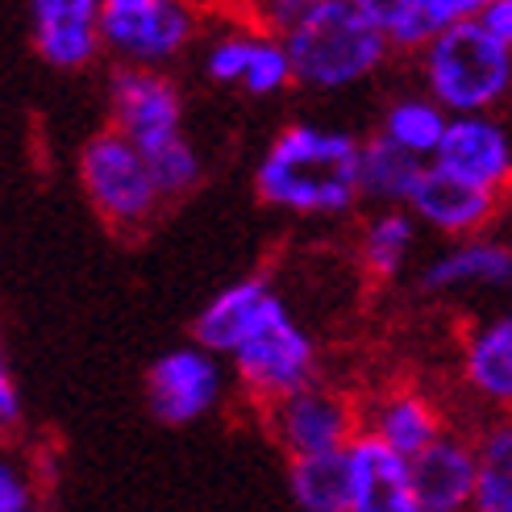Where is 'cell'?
<instances>
[{
	"label": "cell",
	"mask_w": 512,
	"mask_h": 512,
	"mask_svg": "<svg viewBox=\"0 0 512 512\" xmlns=\"http://www.w3.org/2000/svg\"><path fill=\"white\" fill-rule=\"evenodd\" d=\"M292 80L296 75H292V59H288L284 38L279 34H259L254 38V55H250L242 88L250 96H275V92H284Z\"/></svg>",
	"instance_id": "cell-26"
},
{
	"label": "cell",
	"mask_w": 512,
	"mask_h": 512,
	"mask_svg": "<svg viewBox=\"0 0 512 512\" xmlns=\"http://www.w3.org/2000/svg\"><path fill=\"white\" fill-rule=\"evenodd\" d=\"M358 142L346 130L325 125H288L279 130L254 171V188L271 209L300 217H334L354 209L358 192Z\"/></svg>",
	"instance_id": "cell-2"
},
{
	"label": "cell",
	"mask_w": 512,
	"mask_h": 512,
	"mask_svg": "<svg viewBox=\"0 0 512 512\" xmlns=\"http://www.w3.org/2000/svg\"><path fill=\"white\" fill-rule=\"evenodd\" d=\"M21 417V396H17V379L9 371V358L0 354V425H13Z\"/></svg>",
	"instance_id": "cell-30"
},
{
	"label": "cell",
	"mask_w": 512,
	"mask_h": 512,
	"mask_svg": "<svg viewBox=\"0 0 512 512\" xmlns=\"http://www.w3.org/2000/svg\"><path fill=\"white\" fill-rule=\"evenodd\" d=\"M271 429L279 446L288 450V458L338 454V450H350V442L363 433L354 417V404L338 392L317 388V383L288 400H279L271 408Z\"/></svg>",
	"instance_id": "cell-8"
},
{
	"label": "cell",
	"mask_w": 512,
	"mask_h": 512,
	"mask_svg": "<svg viewBox=\"0 0 512 512\" xmlns=\"http://www.w3.org/2000/svg\"><path fill=\"white\" fill-rule=\"evenodd\" d=\"M196 34V17L175 0H105L100 5V38L125 67L155 71L159 63L184 55Z\"/></svg>",
	"instance_id": "cell-6"
},
{
	"label": "cell",
	"mask_w": 512,
	"mask_h": 512,
	"mask_svg": "<svg viewBox=\"0 0 512 512\" xmlns=\"http://www.w3.org/2000/svg\"><path fill=\"white\" fill-rule=\"evenodd\" d=\"M429 163L404 155L400 146H392L388 138H367L363 150H358V192L367 200H379L388 209H400V204L413 200L421 175Z\"/></svg>",
	"instance_id": "cell-20"
},
{
	"label": "cell",
	"mask_w": 512,
	"mask_h": 512,
	"mask_svg": "<svg viewBox=\"0 0 512 512\" xmlns=\"http://www.w3.org/2000/svg\"><path fill=\"white\" fill-rule=\"evenodd\" d=\"M254 30H229L221 38H213L209 55H204V71H209V80L217 84H238L246 80V67H250V55H254Z\"/></svg>",
	"instance_id": "cell-27"
},
{
	"label": "cell",
	"mask_w": 512,
	"mask_h": 512,
	"mask_svg": "<svg viewBox=\"0 0 512 512\" xmlns=\"http://www.w3.org/2000/svg\"><path fill=\"white\" fill-rule=\"evenodd\" d=\"M350 512H421L413 496L408 458L388 450L371 433L350 442Z\"/></svg>",
	"instance_id": "cell-15"
},
{
	"label": "cell",
	"mask_w": 512,
	"mask_h": 512,
	"mask_svg": "<svg viewBox=\"0 0 512 512\" xmlns=\"http://www.w3.org/2000/svg\"><path fill=\"white\" fill-rule=\"evenodd\" d=\"M288 492L300 512H350V454L288 458Z\"/></svg>",
	"instance_id": "cell-21"
},
{
	"label": "cell",
	"mask_w": 512,
	"mask_h": 512,
	"mask_svg": "<svg viewBox=\"0 0 512 512\" xmlns=\"http://www.w3.org/2000/svg\"><path fill=\"white\" fill-rule=\"evenodd\" d=\"M463 379L483 404L500 408V417L512 413V313L479 321L467 334Z\"/></svg>",
	"instance_id": "cell-17"
},
{
	"label": "cell",
	"mask_w": 512,
	"mask_h": 512,
	"mask_svg": "<svg viewBox=\"0 0 512 512\" xmlns=\"http://www.w3.org/2000/svg\"><path fill=\"white\" fill-rule=\"evenodd\" d=\"M279 300L275 288L267 284V279H242V284H229L221 288L209 304L200 309L196 325H192V334H196V346L204 354H225V358H234L259 329L267 325V317L279 309Z\"/></svg>",
	"instance_id": "cell-11"
},
{
	"label": "cell",
	"mask_w": 512,
	"mask_h": 512,
	"mask_svg": "<svg viewBox=\"0 0 512 512\" xmlns=\"http://www.w3.org/2000/svg\"><path fill=\"white\" fill-rule=\"evenodd\" d=\"M446 130H450V113L442 105H433L429 96H400L383 113L379 138H388L392 146H400L404 155H413L421 163H433Z\"/></svg>",
	"instance_id": "cell-22"
},
{
	"label": "cell",
	"mask_w": 512,
	"mask_h": 512,
	"mask_svg": "<svg viewBox=\"0 0 512 512\" xmlns=\"http://www.w3.org/2000/svg\"><path fill=\"white\" fill-rule=\"evenodd\" d=\"M221 400V367L200 346H179L146 371V404L163 425H192Z\"/></svg>",
	"instance_id": "cell-9"
},
{
	"label": "cell",
	"mask_w": 512,
	"mask_h": 512,
	"mask_svg": "<svg viewBox=\"0 0 512 512\" xmlns=\"http://www.w3.org/2000/svg\"><path fill=\"white\" fill-rule=\"evenodd\" d=\"M0 429H5V425H0Z\"/></svg>",
	"instance_id": "cell-32"
},
{
	"label": "cell",
	"mask_w": 512,
	"mask_h": 512,
	"mask_svg": "<svg viewBox=\"0 0 512 512\" xmlns=\"http://www.w3.org/2000/svg\"><path fill=\"white\" fill-rule=\"evenodd\" d=\"M30 30H34L38 59L59 71L88 67L105 50L96 0H34Z\"/></svg>",
	"instance_id": "cell-13"
},
{
	"label": "cell",
	"mask_w": 512,
	"mask_h": 512,
	"mask_svg": "<svg viewBox=\"0 0 512 512\" xmlns=\"http://www.w3.org/2000/svg\"><path fill=\"white\" fill-rule=\"evenodd\" d=\"M275 30L288 46L296 84L317 92H342L371 80L388 59L371 0H300L275 5Z\"/></svg>",
	"instance_id": "cell-1"
},
{
	"label": "cell",
	"mask_w": 512,
	"mask_h": 512,
	"mask_svg": "<svg viewBox=\"0 0 512 512\" xmlns=\"http://www.w3.org/2000/svg\"><path fill=\"white\" fill-rule=\"evenodd\" d=\"M504 196H508V200H512V184H508V192H504Z\"/></svg>",
	"instance_id": "cell-31"
},
{
	"label": "cell",
	"mask_w": 512,
	"mask_h": 512,
	"mask_svg": "<svg viewBox=\"0 0 512 512\" xmlns=\"http://www.w3.org/2000/svg\"><path fill=\"white\" fill-rule=\"evenodd\" d=\"M375 21L392 50H425L458 21L479 17L483 0H371Z\"/></svg>",
	"instance_id": "cell-18"
},
{
	"label": "cell",
	"mask_w": 512,
	"mask_h": 512,
	"mask_svg": "<svg viewBox=\"0 0 512 512\" xmlns=\"http://www.w3.org/2000/svg\"><path fill=\"white\" fill-rule=\"evenodd\" d=\"M142 159H146L150 179H155L163 200H175V196H184L200 184V155H196V146L188 138H175V142L150 150V155H142Z\"/></svg>",
	"instance_id": "cell-25"
},
{
	"label": "cell",
	"mask_w": 512,
	"mask_h": 512,
	"mask_svg": "<svg viewBox=\"0 0 512 512\" xmlns=\"http://www.w3.org/2000/svg\"><path fill=\"white\" fill-rule=\"evenodd\" d=\"M80 184L92 209L113 229H142L163 204L142 150L117 130H100L88 138L80 150Z\"/></svg>",
	"instance_id": "cell-4"
},
{
	"label": "cell",
	"mask_w": 512,
	"mask_h": 512,
	"mask_svg": "<svg viewBox=\"0 0 512 512\" xmlns=\"http://www.w3.org/2000/svg\"><path fill=\"white\" fill-rule=\"evenodd\" d=\"M0 512H30V488L9 463H0Z\"/></svg>",
	"instance_id": "cell-29"
},
{
	"label": "cell",
	"mask_w": 512,
	"mask_h": 512,
	"mask_svg": "<svg viewBox=\"0 0 512 512\" xmlns=\"http://www.w3.org/2000/svg\"><path fill=\"white\" fill-rule=\"evenodd\" d=\"M413 496L421 512H471L475 508V442L458 438V433H442L425 454L413 463Z\"/></svg>",
	"instance_id": "cell-14"
},
{
	"label": "cell",
	"mask_w": 512,
	"mask_h": 512,
	"mask_svg": "<svg viewBox=\"0 0 512 512\" xmlns=\"http://www.w3.org/2000/svg\"><path fill=\"white\" fill-rule=\"evenodd\" d=\"M479 25L488 30L500 46L512 50V0H488V5L479 9Z\"/></svg>",
	"instance_id": "cell-28"
},
{
	"label": "cell",
	"mask_w": 512,
	"mask_h": 512,
	"mask_svg": "<svg viewBox=\"0 0 512 512\" xmlns=\"http://www.w3.org/2000/svg\"><path fill=\"white\" fill-rule=\"evenodd\" d=\"M421 292H504L512 288V246L500 238H471L442 250L417 275Z\"/></svg>",
	"instance_id": "cell-16"
},
{
	"label": "cell",
	"mask_w": 512,
	"mask_h": 512,
	"mask_svg": "<svg viewBox=\"0 0 512 512\" xmlns=\"http://www.w3.org/2000/svg\"><path fill=\"white\" fill-rule=\"evenodd\" d=\"M421 75L425 96L450 117H488L512 92V50L467 17L421 55Z\"/></svg>",
	"instance_id": "cell-3"
},
{
	"label": "cell",
	"mask_w": 512,
	"mask_h": 512,
	"mask_svg": "<svg viewBox=\"0 0 512 512\" xmlns=\"http://www.w3.org/2000/svg\"><path fill=\"white\" fill-rule=\"evenodd\" d=\"M475 508L471 512H512V413L483 425L475 438Z\"/></svg>",
	"instance_id": "cell-23"
},
{
	"label": "cell",
	"mask_w": 512,
	"mask_h": 512,
	"mask_svg": "<svg viewBox=\"0 0 512 512\" xmlns=\"http://www.w3.org/2000/svg\"><path fill=\"white\" fill-rule=\"evenodd\" d=\"M30 512H34V508H30Z\"/></svg>",
	"instance_id": "cell-33"
},
{
	"label": "cell",
	"mask_w": 512,
	"mask_h": 512,
	"mask_svg": "<svg viewBox=\"0 0 512 512\" xmlns=\"http://www.w3.org/2000/svg\"><path fill=\"white\" fill-rule=\"evenodd\" d=\"M363 433H371V438H379L388 450H396L400 458L413 463L417 454H425L433 442L442 438L446 425H442L438 404H433L429 396L404 388V392H392V396H383L375 404L371 425Z\"/></svg>",
	"instance_id": "cell-19"
},
{
	"label": "cell",
	"mask_w": 512,
	"mask_h": 512,
	"mask_svg": "<svg viewBox=\"0 0 512 512\" xmlns=\"http://www.w3.org/2000/svg\"><path fill=\"white\" fill-rule=\"evenodd\" d=\"M109 105H113V130L125 142H134L142 155L184 138V96L163 71L121 67L113 75Z\"/></svg>",
	"instance_id": "cell-7"
},
{
	"label": "cell",
	"mask_w": 512,
	"mask_h": 512,
	"mask_svg": "<svg viewBox=\"0 0 512 512\" xmlns=\"http://www.w3.org/2000/svg\"><path fill=\"white\" fill-rule=\"evenodd\" d=\"M417 242V217L408 209H383L379 217H371L363 225V238H358V254H363V267L379 279H392L408 250Z\"/></svg>",
	"instance_id": "cell-24"
},
{
	"label": "cell",
	"mask_w": 512,
	"mask_h": 512,
	"mask_svg": "<svg viewBox=\"0 0 512 512\" xmlns=\"http://www.w3.org/2000/svg\"><path fill=\"white\" fill-rule=\"evenodd\" d=\"M496 209H500L496 192L471 188V184H463V179H454L438 167H425L413 200H408V213H413L421 225L438 229V234H446V238H458V242L483 238V229L496 221Z\"/></svg>",
	"instance_id": "cell-12"
},
{
	"label": "cell",
	"mask_w": 512,
	"mask_h": 512,
	"mask_svg": "<svg viewBox=\"0 0 512 512\" xmlns=\"http://www.w3.org/2000/svg\"><path fill=\"white\" fill-rule=\"evenodd\" d=\"M234 371L254 400L275 408L279 400L317 383V346L292 321L288 304H279L259 334L234 354Z\"/></svg>",
	"instance_id": "cell-5"
},
{
	"label": "cell",
	"mask_w": 512,
	"mask_h": 512,
	"mask_svg": "<svg viewBox=\"0 0 512 512\" xmlns=\"http://www.w3.org/2000/svg\"><path fill=\"white\" fill-rule=\"evenodd\" d=\"M429 167L504 196L512 184V134L496 117H450V130Z\"/></svg>",
	"instance_id": "cell-10"
}]
</instances>
